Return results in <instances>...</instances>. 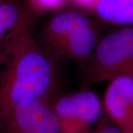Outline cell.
I'll use <instances>...</instances> for the list:
<instances>
[{
  "label": "cell",
  "instance_id": "obj_1",
  "mask_svg": "<svg viewBox=\"0 0 133 133\" xmlns=\"http://www.w3.org/2000/svg\"><path fill=\"white\" fill-rule=\"evenodd\" d=\"M56 59L33 28L0 51V118L28 102H52L58 83Z\"/></svg>",
  "mask_w": 133,
  "mask_h": 133
},
{
  "label": "cell",
  "instance_id": "obj_2",
  "mask_svg": "<svg viewBox=\"0 0 133 133\" xmlns=\"http://www.w3.org/2000/svg\"><path fill=\"white\" fill-rule=\"evenodd\" d=\"M133 77V27H120L100 38L87 62V83L109 81L120 76Z\"/></svg>",
  "mask_w": 133,
  "mask_h": 133
},
{
  "label": "cell",
  "instance_id": "obj_3",
  "mask_svg": "<svg viewBox=\"0 0 133 133\" xmlns=\"http://www.w3.org/2000/svg\"><path fill=\"white\" fill-rule=\"evenodd\" d=\"M59 121L62 133H85L91 125L103 118L104 104L90 90L65 95L51 102Z\"/></svg>",
  "mask_w": 133,
  "mask_h": 133
},
{
  "label": "cell",
  "instance_id": "obj_4",
  "mask_svg": "<svg viewBox=\"0 0 133 133\" xmlns=\"http://www.w3.org/2000/svg\"><path fill=\"white\" fill-rule=\"evenodd\" d=\"M0 133H62L48 101H33L18 106L0 118Z\"/></svg>",
  "mask_w": 133,
  "mask_h": 133
},
{
  "label": "cell",
  "instance_id": "obj_5",
  "mask_svg": "<svg viewBox=\"0 0 133 133\" xmlns=\"http://www.w3.org/2000/svg\"><path fill=\"white\" fill-rule=\"evenodd\" d=\"M103 104L107 116L124 133L133 130V77L124 75L109 81Z\"/></svg>",
  "mask_w": 133,
  "mask_h": 133
},
{
  "label": "cell",
  "instance_id": "obj_6",
  "mask_svg": "<svg viewBox=\"0 0 133 133\" xmlns=\"http://www.w3.org/2000/svg\"><path fill=\"white\" fill-rule=\"evenodd\" d=\"M36 19L22 0H5L0 4V51L33 28Z\"/></svg>",
  "mask_w": 133,
  "mask_h": 133
},
{
  "label": "cell",
  "instance_id": "obj_7",
  "mask_svg": "<svg viewBox=\"0 0 133 133\" xmlns=\"http://www.w3.org/2000/svg\"><path fill=\"white\" fill-rule=\"evenodd\" d=\"M92 24V21L82 10H59L44 24L42 44L50 50L72 33Z\"/></svg>",
  "mask_w": 133,
  "mask_h": 133
},
{
  "label": "cell",
  "instance_id": "obj_8",
  "mask_svg": "<svg viewBox=\"0 0 133 133\" xmlns=\"http://www.w3.org/2000/svg\"><path fill=\"white\" fill-rule=\"evenodd\" d=\"M100 38L98 30L95 24H92L72 33L48 51L56 58L87 62Z\"/></svg>",
  "mask_w": 133,
  "mask_h": 133
},
{
  "label": "cell",
  "instance_id": "obj_9",
  "mask_svg": "<svg viewBox=\"0 0 133 133\" xmlns=\"http://www.w3.org/2000/svg\"><path fill=\"white\" fill-rule=\"evenodd\" d=\"M92 13L107 23L133 27V0H99Z\"/></svg>",
  "mask_w": 133,
  "mask_h": 133
},
{
  "label": "cell",
  "instance_id": "obj_10",
  "mask_svg": "<svg viewBox=\"0 0 133 133\" xmlns=\"http://www.w3.org/2000/svg\"><path fill=\"white\" fill-rule=\"evenodd\" d=\"M28 10L36 17L50 12L62 10L69 0H22Z\"/></svg>",
  "mask_w": 133,
  "mask_h": 133
},
{
  "label": "cell",
  "instance_id": "obj_11",
  "mask_svg": "<svg viewBox=\"0 0 133 133\" xmlns=\"http://www.w3.org/2000/svg\"><path fill=\"white\" fill-rule=\"evenodd\" d=\"M85 133H124V132L107 116H103L94 130L87 131Z\"/></svg>",
  "mask_w": 133,
  "mask_h": 133
},
{
  "label": "cell",
  "instance_id": "obj_12",
  "mask_svg": "<svg viewBox=\"0 0 133 133\" xmlns=\"http://www.w3.org/2000/svg\"><path fill=\"white\" fill-rule=\"evenodd\" d=\"M98 1L99 0H69L70 3L76 6L78 10L92 13Z\"/></svg>",
  "mask_w": 133,
  "mask_h": 133
},
{
  "label": "cell",
  "instance_id": "obj_13",
  "mask_svg": "<svg viewBox=\"0 0 133 133\" xmlns=\"http://www.w3.org/2000/svg\"><path fill=\"white\" fill-rule=\"evenodd\" d=\"M4 1H5V0H0V4H2Z\"/></svg>",
  "mask_w": 133,
  "mask_h": 133
},
{
  "label": "cell",
  "instance_id": "obj_14",
  "mask_svg": "<svg viewBox=\"0 0 133 133\" xmlns=\"http://www.w3.org/2000/svg\"><path fill=\"white\" fill-rule=\"evenodd\" d=\"M129 133H133V130H132V132H129Z\"/></svg>",
  "mask_w": 133,
  "mask_h": 133
}]
</instances>
